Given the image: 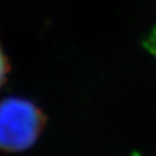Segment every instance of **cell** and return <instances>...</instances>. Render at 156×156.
Here are the masks:
<instances>
[{
    "label": "cell",
    "instance_id": "cell-2",
    "mask_svg": "<svg viewBox=\"0 0 156 156\" xmlns=\"http://www.w3.org/2000/svg\"><path fill=\"white\" fill-rule=\"evenodd\" d=\"M9 69H11V65L8 62V57L6 56L4 48L0 43V87L6 82Z\"/></svg>",
    "mask_w": 156,
    "mask_h": 156
},
{
    "label": "cell",
    "instance_id": "cell-1",
    "mask_svg": "<svg viewBox=\"0 0 156 156\" xmlns=\"http://www.w3.org/2000/svg\"><path fill=\"white\" fill-rule=\"evenodd\" d=\"M44 115L33 102L7 97L0 102V149L21 151L36 142L44 125Z\"/></svg>",
    "mask_w": 156,
    "mask_h": 156
}]
</instances>
